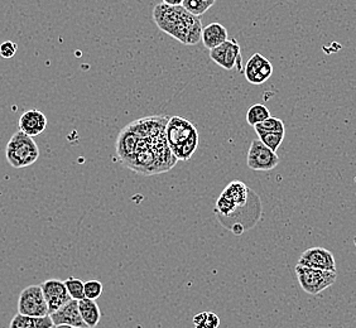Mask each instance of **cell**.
Returning <instances> with one entry per match:
<instances>
[{
    "instance_id": "6da1fadb",
    "label": "cell",
    "mask_w": 356,
    "mask_h": 328,
    "mask_svg": "<svg viewBox=\"0 0 356 328\" xmlns=\"http://www.w3.org/2000/svg\"><path fill=\"white\" fill-rule=\"evenodd\" d=\"M153 21L165 35L185 46H196L201 42L204 29L201 19L184 6L157 4L153 9Z\"/></svg>"
},
{
    "instance_id": "7a4b0ae2",
    "label": "cell",
    "mask_w": 356,
    "mask_h": 328,
    "mask_svg": "<svg viewBox=\"0 0 356 328\" xmlns=\"http://www.w3.org/2000/svg\"><path fill=\"white\" fill-rule=\"evenodd\" d=\"M165 139L177 161H188L199 147V131L185 117H172L165 125Z\"/></svg>"
},
{
    "instance_id": "3957f363",
    "label": "cell",
    "mask_w": 356,
    "mask_h": 328,
    "mask_svg": "<svg viewBox=\"0 0 356 328\" xmlns=\"http://www.w3.org/2000/svg\"><path fill=\"white\" fill-rule=\"evenodd\" d=\"M8 163L15 170L27 168L35 164L40 158V148L35 139L23 131L14 133L6 148Z\"/></svg>"
},
{
    "instance_id": "277c9868",
    "label": "cell",
    "mask_w": 356,
    "mask_h": 328,
    "mask_svg": "<svg viewBox=\"0 0 356 328\" xmlns=\"http://www.w3.org/2000/svg\"><path fill=\"white\" fill-rule=\"evenodd\" d=\"M296 275L302 289L311 295L322 293L323 290L331 287L337 279L336 272L302 267L298 264L296 267Z\"/></svg>"
},
{
    "instance_id": "5b68a950",
    "label": "cell",
    "mask_w": 356,
    "mask_h": 328,
    "mask_svg": "<svg viewBox=\"0 0 356 328\" xmlns=\"http://www.w3.org/2000/svg\"><path fill=\"white\" fill-rule=\"evenodd\" d=\"M18 313L32 317L49 315L41 286H28L22 290L18 300Z\"/></svg>"
},
{
    "instance_id": "8992f818",
    "label": "cell",
    "mask_w": 356,
    "mask_h": 328,
    "mask_svg": "<svg viewBox=\"0 0 356 328\" xmlns=\"http://www.w3.org/2000/svg\"><path fill=\"white\" fill-rule=\"evenodd\" d=\"M210 58L213 60L218 66L224 69H236L239 72H243V57L240 51L239 42L235 38L227 40L219 47L213 48L210 51Z\"/></svg>"
},
{
    "instance_id": "52a82bcc",
    "label": "cell",
    "mask_w": 356,
    "mask_h": 328,
    "mask_svg": "<svg viewBox=\"0 0 356 328\" xmlns=\"http://www.w3.org/2000/svg\"><path fill=\"white\" fill-rule=\"evenodd\" d=\"M248 167L257 172H268L274 170L280 164V157L275 151L269 149L259 139H255L250 144L248 151Z\"/></svg>"
},
{
    "instance_id": "ba28073f",
    "label": "cell",
    "mask_w": 356,
    "mask_h": 328,
    "mask_svg": "<svg viewBox=\"0 0 356 328\" xmlns=\"http://www.w3.org/2000/svg\"><path fill=\"white\" fill-rule=\"evenodd\" d=\"M243 74L249 83L261 85L273 75V65L261 54H254L247 62Z\"/></svg>"
},
{
    "instance_id": "9c48e42d",
    "label": "cell",
    "mask_w": 356,
    "mask_h": 328,
    "mask_svg": "<svg viewBox=\"0 0 356 328\" xmlns=\"http://www.w3.org/2000/svg\"><path fill=\"white\" fill-rule=\"evenodd\" d=\"M41 287L44 300L47 302L49 315L72 300L67 292V288L65 286V281L60 279H48L42 283Z\"/></svg>"
},
{
    "instance_id": "30bf717a",
    "label": "cell",
    "mask_w": 356,
    "mask_h": 328,
    "mask_svg": "<svg viewBox=\"0 0 356 328\" xmlns=\"http://www.w3.org/2000/svg\"><path fill=\"white\" fill-rule=\"evenodd\" d=\"M298 265L314 268L320 270L336 272V261L334 254L323 247H311L302 253L298 259Z\"/></svg>"
},
{
    "instance_id": "8fae6325",
    "label": "cell",
    "mask_w": 356,
    "mask_h": 328,
    "mask_svg": "<svg viewBox=\"0 0 356 328\" xmlns=\"http://www.w3.org/2000/svg\"><path fill=\"white\" fill-rule=\"evenodd\" d=\"M49 317H51V320H52L55 326L70 325V326H76V327L89 328L86 326V323L83 322L80 309H79V301H76V300H71V301L67 302L60 309H57L56 312L51 313Z\"/></svg>"
},
{
    "instance_id": "7c38bea8",
    "label": "cell",
    "mask_w": 356,
    "mask_h": 328,
    "mask_svg": "<svg viewBox=\"0 0 356 328\" xmlns=\"http://www.w3.org/2000/svg\"><path fill=\"white\" fill-rule=\"evenodd\" d=\"M18 125L19 130L29 137H38L47 128V117L40 110H27L19 117Z\"/></svg>"
},
{
    "instance_id": "4fadbf2b",
    "label": "cell",
    "mask_w": 356,
    "mask_h": 328,
    "mask_svg": "<svg viewBox=\"0 0 356 328\" xmlns=\"http://www.w3.org/2000/svg\"><path fill=\"white\" fill-rule=\"evenodd\" d=\"M227 41V29L220 23H211L202 29L201 42L205 48L211 51Z\"/></svg>"
},
{
    "instance_id": "5bb4252c",
    "label": "cell",
    "mask_w": 356,
    "mask_h": 328,
    "mask_svg": "<svg viewBox=\"0 0 356 328\" xmlns=\"http://www.w3.org/2000/svg\"><path fill=\"white\" fill-rule=\"evenodd\" d=\"M54 322L49 315L44 317H32V315L17 313L10 321L9 328H51Z\"/></svg>"
},
{
    "instance_id": "9a60e30c",
    "label": "cell",
    "mask_w": 356,
    "mask_h": 328,
    "mask_svg": "<svg viewBox=\"0 0 356 328\" xmlns=\"http://www.w3.org/2000/svg\"><path fill=\"white\" fill-rule=\"evenodd\" d=\"M79 309L88 327L94 328L99 325L102 318V312L95 301L89 298H83L79 301Z\"/></svg>"
},
{
    "instance_id": "2e32d148",
    "label": "cell",
    "mask_w": 356,
    "mask_h": 328,
    "mask_svg": "<svg viewBox=\"0 0 356 328\" xmlns=\"http://www.w3.org/2000/svg\"><path fill=\"white\" fill-rule=\"evenodd\" d=\"M222 193L225 195L227 199H232L235 206L239 208L248 202L249 188L240 181H233L230 185L226 187Z\"/></svg>"
},
{
    "instance_id": "e0dca14e",
    "label": "cell",
    "mask_w": 356,
    "mask_h": 328,
    "mask_svg": "<svg viewBox=\"0 0 356 328\" xmlns=\"http://www.w3.org/2000/svg\"><path fill=\"white\" fill-rule=\"evenodd\" d=\"M270 117V113L267 106L261 104H255L252 108H249L247 113V123L252 126H255L258 124L263 123Z\"/></svg>"
},
{
    "instance_id": "ac0fdd59",
    "label": "cell",
    "mask_w": 356,
    "mask_h": 328,
    "mask_svg": "<svg viewBox=\"0 0 356 328\" xmlns=\"http://www.w3.org/2000/svg\"><path fill=\"white\" fill-rule=\"evenodd\" d=\"M255 133L259 137L261 143L266 144L268 148L273 151H278L284 139V133H270V131H261V130H255Z\"/></svg>"
},
{
    "instance_id": "d6986e66",
    "label": "cell",
    "mask_w": 356,
    "mask_h": 328,
    "mask_svg": "<svg viewBox=\"0 0 356 328\" xmlns=\"http://www.w3.org/2000/svg\"><path fill=\"white\" fill-rule=\"evenodd\" d=\"M216 3V0H184L182 6L191 12L195 15L201 17L202 14H205L210 8L213 7V4Z\"/></svg>"
},
{
    "instance_id": "ffe728a7",
    "label": "cell",
    "mask_w": 356,
    "mask_h": 328,
    "mask_svg": "<svg viewBox=\"0 0 356 328\" xmlns=\"http://www.w3.org/2000/svg\"><path fill=\"white\" fill-rule=\"evenodd\" d=\"M195 328H218L220 326L219 315L213 312H202L193 317Z\"/></svg>"
},
{
    "instance_id": "44dd1931",
    "label": "cell",
    "mask_w": 356,
    "mask_h": 328,
    "mask_svg": "<svg viewBox=\"0 0 356 328\" xmlns=\"http://www.w3.org/2000/svg\"><path fill=\"white\" fill-rule=\"evenodd\" d=\"M65 286L67 288V292L72 300L80 301L85 298V283L81 279L70 277L65 281Z\"/></svg>"
},
{
    "instance_id": "7402d4cb",
    "label": "cell",
    "mask_w": 356,
    "mask_h": 328,
    "mask_svg": "<svg viewBox=\"0 0 356 328\" xmlns=\"http://www.w3.org/2000/svg\"><path fill=\"white\" fill-rule=\"evenodd\" d=\"M254 129L261 130V131H270V133H284L286 131L284 124H283L281 119L273 117H269L263 123L255 125Z\"/></svg>"
},
{
    "instance_id": "603a6c76",
    "label": "cell",
    "mask_w": 356,
    "mask_h": 328,
    "mask_svg": "<svg viewBox=\"0 0 356 328\" xmlns=\"http://www.w3.org/2000/svg\"><path fill=\"white\" fill-rule=\"evenodd\" d=\"M103 293V283L99 281H89L85 283V298L96 301Z\"/></svg>"
},
{
    "instance_id": "cb8c5ba5",
    "label": "cell",
    "mask_w": 356,
    "mask_h": 328,
    "mask_svg": "<svg viewBox=\"0 0 356 328\" xmlns=\"http://www.w3.org/2000/svg\"><path fill=\"white\" fill-rule=\"evenodd\" d=\"M18 51V44L12 41L4 42L0 44V56L3 58H12Z\"/></svg>"
},
{
    "instance_id": "d4e9b609",
    "label": "cell",
    "mask_w": 356,
    "mask_h": 328,
    "mask_svg": "<svg viewBox=\"0 0 356 328\" xmlns=\"http://www.w3.org/2000/svg\"><path fill=\"white\" fill-rule=\"evenodd\" d=\"M163 3L168 6H182L184 0H163Z\"/></svg>"
},
{
    "instance_id": "484cf974",
    "label": "cell",
    "mask_w": 356,
    "mask_h": 328,
    "mask_svg": "<svg viewBox=\"0 0 356 328\" xmlns=\"http://www.w3.org/2000/svg\"><path fill=\"white\" fill-rule=\"evenodd\" d=\"M57 328H80V327H76V326H70V325H60V326H57Z\"/></svg>"
},
{
    "instance_id": "4316f807",
    "label": "cell",
    "mask_w": 356,
    "mask_h": 328,
    "mask_svg": "<svg viewBox=\"0 0 356 328\" xmlns=\"http://www.w3.org/2000/svg\"><path fill=\"white\" fill-rule=\"evenodd\" d=\"M51 328H57V326H52Z\"/></svg>"
}]
</instances>
